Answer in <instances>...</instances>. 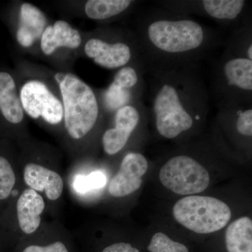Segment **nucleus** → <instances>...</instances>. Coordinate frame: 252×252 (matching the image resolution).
<instances>
[{"mask_svg": "<svg viewBox=\"0 0 252 252\" xmlns=\"http://www.w3.org/2000/svg\"><path fill=\"white\" fill-rule=\"evenodd\" d=\"M137 38L147 67L198 64L221 42L213 28L164 8L142 13Z\"/></svg>", "mask_w": 252, "mask_h": 252, "instance_id": "nucleus-1", "label": "nucleus"}, {"mask_svg": "<svg viewBox=\"0 0 252 252\" xmlns=\"http://www.w3.org/2000/svg\"><path fill=\"white\" fill-rule=\"evenodd\" d=\"M150 72V109L158 133L177 138L205 120L210 94L198 64L146 67Z\"/></svg>", "mask_w": 252, "mask_h": 252, "instance_id": "nucleus-2", "label": "nucleus"}, {"mask_svg": "<svg viewBox=\"0 0 252 252\" xmlns=\"http://www.w3.org/2000/svg\"><path fill=\"white\" fill-rule=\"evenodd\" d=\"M211 86L218 109L252 105V61L223 51L214 66Z\"/></svg>", "mask_w": 252, "mask_h": 252, "instance_id": "nucleus-3", "label": "nucleus"}, {"mask_svg": "<svg viewBox=\"0 0 252 252\" xmlns=\"http://www.w3.org/2000/svg\"><path fill=\"white\" fill-rule=\"evenodd\" d=\"M64 105V124L74 139L85 136L97 122L99 107L94 91L72 74H65L59 84Z\"/></svg>", "mask_w": 252, "mask_h": 252, "instance_id": "nucleus-4", "label": "nucleus"}, {"mask_svg": "<svg viewBox=\"0 0 252 252\" xmlns=\"http://www.w3.org/2000/svg\"><path fill=\"white\" fill-rule=\"evenodd\" d=\"M173 215L180 224L189 230L207 234L224 228L231 218V210L219 199L190 195L177 202Z\"/></svg>", "mask_w": 252, "mask_h": 252, "instance_id": "nucleus-5", "label": "nucleus"}, {"mask_svg": "<svg viewBox=\"0 0 252 252\" xmlns=\"http://www.w3.org/2000/svg\"><path fill=\"white\" fill-rule=\"evenodd\" d=\"M159 179L164 187L179 195L201 193L210 182L206 169L187 155L176 156L167 160L160 169Z\"/></svg>", "mask_w": 252, "mask_h": 252, "instance_id": "nucleus-6", "label": "nucleus"}, {"mask_svg": "<svg viewBox=\"0 0 252 252\" xmlns=\"http://www.w3.org/2000/svg\"><path fill=\"white\" fill-rule=\"evenodd\" d=\"M164 9L190 16L197 14L223 26H238L245 19L248 2L244 0L160 1Z\"/></svg>", "mask_w": 252, "mask_h": 252, "instance_id": "nucleus-7", "label": "nucleus"}, {"mask_svg": "<svg viewBox=\"0 0 252 252\" xmlns=\"http://www.w3.org/2000/svg\"><path fill=\"white\" fill-rule=\"evenodd\" d=\"M21 102L28 115L34 119L41 117L51 124L62 121L63 107L61 101L40 81H29L23 86Z\"/></svg>", "mask_w": 252, "mask_h": 252, "instance_id": "nucleus-8", "label": "nucleus"}, {"mask_svg": "<svg viewBox=\"0 0 252 252\" xmlns=\"http://www.w3.org/2000/svg\"><path fill=\"white\" fill-rule=\"evenodd\" d=\"M85 52L94 63L107 69L124 67L137 54H142L140 47H134L125 41L108 42L98 38L87 41Z\"/></svg>", "mask_w": 252, "mask_h": 252, "instance_id": "nucleus-9", "label": "nucleus"}, {"mask_svg": "<svg viewBox=\"0 0 252 252\" xmlns=\"http://www.w3.org/2000/svg\"><path fill=\"white\" fill-rule=\"evenodd\" d=\"M144 104H130L118 109L115 115V127L109 129L102 137L104 152L109 155L119 153L125 147L131 135L137 128L142 117Z\"/></svg>", "mask_w": 252, "mask_h": 252, "instance_id": "nucleus-10", "label": "nucleus"}, {"mask_svg": "<svg viewBox=\"0 0 252 252\" xmlns=\"http://www.w3.org/2000/svg\"><path fill=\"white\" fill-rule=\"evenodd\" d=\"M148 167V161L142 154H127L123 159L120 170L109 182V194L120 198L138 190Z\"/></svg>", "mask_w": 252, "mask_h": 252, "instance_id": "nucleus-11", "label": "nucleus"}, {"mask_svg": "<svg viewBox=\"0 0 252 252\" xmlns=\"http://www.w3.org/2000/svg\"><path fill=\"white\" fill-rule=\"evenodd\" d=\"M24 180L33 190H45L49 200H57L63 193L62 177L57 172L41 165L28 164L24 169Z\"/></svg>", "mask_w": 252, "mask_h": 252, "instance_id": "nucleus-12", "label": "nucleus"}, {"mask_svg": "<svg viewBox=\"0 0 252 252\" xmlns=\"http://www.w3.org/2000/svg\"><path fill=\"white\" fill-rule=\"evenodd\" d=\"M45 207L44 199L33 189H26L17 202V215L20 228L31 234L39 228L41 215Z\"/></svg>", "mask_w": 252, "mask_h": 252, "instance_id": "nucleus-13", "label": "nucleus"}, {"mask_svg": "<svg viewBox=\"0 0 252 252\" xmlns=\"http://www.w3.org/2000/svg\"><path fill=\"white\" fill-rule=\"evenodd\" d=\"M46 23L45 16L40 10L31 4H23L16 34L18 43L24 47L32 45L42 36Z\"/></svg>", "mask_w": 252, "mask_h": 252, "instance_id": "nucleus-14", "label": "nucleus"}, {"mask_svg": "<svg viewBox=\"0 0 252 252\" xmlns=\"http://www.w3.org/2000/svg\"><path fill=\"white\" fill-rule=\"evenodd\" d=\"M81 38L77 30L73 29L67 22L58 21L54 26L44 30L41 39V47L46 55H51L57 49L63 47L76 49L80 46Z\"/></svg>", "mask_w": 252, "mask_h": 252, "instance_id": "nucleus-15", "label": "nucleus"}, {"mask_svg": "<svg viewBox=\"0 0 252 252\" xmlns=\"http://www.w3.org/2000/svg\"><path fill=\"white\" fill-rule=\"evenodd\" d=\"M0 111L10 123L22 122V104L16 94L14 79L6 72H0Z\"/></svg>", "mask_w": 252, "mask_h": 252, "instance_id": "nucleus-16", "label": "nucleus"}, {"mask_svg": "<svg viewBox=\"0 0 252 252\" xmlns=\"http://www.w3.org/2000/svg\"><path fill=\"white\" fill-rule=\"evenodd\" d=\"M225 246L228 252H252V221L248 217L234 220L227 228Z\"/></svg>", "mask_w": 252, "mask_h": 252, "instance_id": "nucleus-17", "label": "nucleus"}, {"mask_svg": "<svg viewBox=\"0 0 252 252\" xmlns=\"http://www.w3.org/2000/svg\"><path fill=\"white\" fill-rule=\"evenodd\" d=\"M135 2L131 0H89L85 12L91 19L107 20L125 12Z\"/></svg>", "mask_w": 252, "mask_h": 252, "instance_id": "nucleus-18", "label": "nucleus"}, {"mask_svg": "<svg viewBox=\"0 0 252 252\" xmlns=\"http://www.w3.org/2000/svg\"><path fill=\"white\" fill-rule=\"evenodd\" d=\"M224 51L252 61V31L250 20L235 26L225 42Z\"/></svg>", "mask_w": 252, "mask_h": 252, "instance_id": "nucleus-19", "label": "nucleus"}, {"mask_svg": "<svg viewBox=\"0 0 252 252\" xmlns=\"http://www.w3.org/2000/svg\"><path fill=\"white\" fill-rule=\"evenodd\" d=\"M132 92L114 85L112 83L104 94V101L107 108L111 111L118 110L124 106L130 104Z\"/></svg>", "mask_w": 252, "mask_h": 252, "instance_id": "nucleus-20", "label": "nucleus"}, {"mask_svg": "<svg viewBox=\"0 0 252 252\" xmlns=\"http://www.w3.org/2000/svg\"><path fill=\"white\" fill-rule=\"evenodd\" d=\"M107 183V177L103 172L94 171L89 175H77L74 180V188L79 193L102 188Z\"/></svg>", "mask_w": 252, "mask_h": 252, "instance_id": "nucleus-21", "label": "nucleus"}, {"mask_svg": "<svg viewBox=\"0 0 252 252\" xmlns=\"http://www.w3.org/2000/svg\"><path fill=\"white\" fill-rule=\"evenodd\" d=\"M148 250L151 252H189L183 244L174 241L162 233H157L152 237Z\"/></svg>", "mask_w": 252, "mask_h": 252, "instance_id": "nucleus-22", "label": "nucleus"}, {"mask_svg": "<svg viewBox=\"0 0 252 252\" xmlns=\"http://www.w3.org/2000/svg\"><path fill=\"white\" fill-rule=\"evenodd\" d=\"M16 183V177L9 162L0 157V200L9 196Z\"/></svg>", "mask_w": 252, "mask_h": 252, "instance_id": "nucleus-23", "label": "nucleus"}, {"mask_svg": "<svg viewBox=\"0 0 252 252\" xmlns=\"http://www.w3.org/2000/svg\"><path fill=\"white\" fill-rule=\"evenodd\" d=\"M23 252H69L65 245L61 242H56L48 246L31 245L23 250Z\"/></svg>", "mask_w": 252, "mask_h": 252, "instance_id": "nucleus-24", "label": "nucleus"}, {"mask_svg": "<svg viewBox=\"0 0 252 252\" xmlns=\"http://www.w3.org/2000/svg\"><path fill=\"white\" fill-rule=\"evenodd\" d=\"M100 252H140L137 249L131 246L130 244L119 243L110 245Z\"/></svg>", "mask_w": 252, "mask_h": 252, "instance_id": "nucleus-25", "label": "nucleus"}, {"mask_svg": "<svg viewBox=\"0 0 252 252\" xmlns=\"http://www.w3.org/2000/svg\"><path fill=\"white\" fill-rule=\"evenodd\" d=\"M64 77H65V74H63V73H58L55 76V78H56V81H58L59 84H61L62 82L63 79H64Z\"/></svg>", "mask_w": 252, "mask_h": 252, "instance_id": "nucleus-26", "label": "nucleus"}]
</instances>
